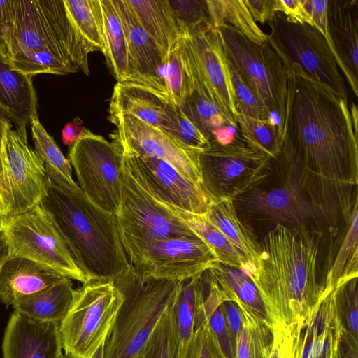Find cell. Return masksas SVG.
Listing matches in <instances>:
<instances>
[{
    "instance_id": "obj_8",
    "label": "cell",
    "mask_w": 358,
    "mask_h": 358,
    "mask_svg": "<svg viewBox=\"0 0 358 358\" xmlns=\"http://www.w3.org/2000/svg\"><path fill=\"white\" fill-rule=\"evenodd\" d=\"M2 231L9 258L28 259L82 284L89 282L71 244L53 215L41 203L3 217Z\"/></svg>"
},
{
    "instance_id": "obj_11",
    "label": "cell",
    "mask_w": 358,
    "mask_h": 358,
    "mask_svg": "<svg viewBox=\"0 0 358 358\" xmlns=\"http://www.w3.org/2000/svg\"><path fill=\"white\" fill-rule=\"evenodd\" d=\"M182 34L195 91L212 102L238 129L239 113L219 29L204 22Z\"/></svg>"
},
{
    "instance_id": "obj_38",
    "label": "cell",
    "mask_w": 358,
    "mask_h": 358,
    "mask_svg": "<svg viewBox=\"0 0 358 358\" xmlns=\"http://www.w3.org/2000/svg\"><path fill=\"white\" fill-rule=\"evenodd\" d=\"M217 284L235 294L248 305L260 308V294L251 278L240 269L219 262L208 269Z\"/></svg>"
},
{
    "instance_id": "obj_34",
    "label": "cell",
    "mask_w": 358,
    "mask_h": 358,
    "mask_svg": "<svg viewBox=\"0 0 358 358\" xmlns=\"http://www.w3.org/2000/svg\"><path fill=\"white\" fill-rule=\"evenodd\" d=\"M161 76L169 97L176 105L182 106L194 92L183 34L164 59Z\"/></svg>"
},
{
    "instance_id": "obj_47",
    "label": "cell",
    "mask_w": 358,
    "mask_h": 358,
    "mask_svg": "<svg viewBox=\"0 0 358 358\" xmlns=\"http://www.w3.org/2000/svg\"><path fill=\"white\" fill-rule=\"evenodd\" d=\"M214 310L213 313L210 315L206 314L210 316L209 325L212 331L217 336L218 341H220V345L227 352L229 351V345L225 331L224 319L220 308L218 307Z\"/></svg>"
},
{
    "instance_id": "obj_20",
    "label": "cell",
    "mask_w": 358,
    "mask_h": 358,
    "mask_svg": "<svg viewBox=\"0 0 358 358\" xmlns=\"http://www.w3.org/2000/svg\"><path fill=\"white\" fill-rule=\"evenodd\" d=\"M59 323L34 320L14 310L4 333L3 358H57L63 352Z\"/></svg>"
},
{
    "instance_id": "obj_42",
    "label": "cell",
    "mask_w": 358,
    "mask_h": 358,
    "mask_svg": "<svg viewBox=\"0 0 358 358\" xmlns=\"http://www.w3.org/2000/svg\"><path fill=\"white\" fill-rule=\"evenodd\" d=\"M209 330V323H206L204 316L197 322L189 341L184 345H178L177 358H212V335Z\"/></svg>"
},
{
    "instance_id": "obj_27",
    "label": "cell",
    "mask_w": 358,
    "mask_h": 358,
    "mask_svg": "<svg viewBox=\"0 0 358 358\" xmlns=\"http://www.w3.org/2000/svg\"><path fill=\"white\" fill-rule=\"evenodd\" d=\"M329 255L327 266V287L341 286L358 275V199L355 200L350 217Z\"/></svg>"
},
{
    "instance_id": "obj_32",
    "label": "cell",
    "mask_w": 358,
    "mask_h": 358,
    "mask_svg": "<svg viewBox=\"0 0 358 358\" xmlns=\"http://www.w3.org/2000/svg\"><path fill=\"white\" fill-rule=\"evenodd\" d=\"M202 273L181 280L173 302L178 345L187 344L195 331L198 316L203 304Z\"/></svg>"
},
{
    "instance_id": "obj_55",
    "label": "cell",
    "mask_w": 358,
    "mask_h": 358,
    "mask_svg": "<svg viewBox=\"0 0 358 358\" xmlns=\"http://www.w3.org/2000/svg\"><path fill=\"white\" fill-rule=\"evenodd\" d=\"M349 322L351 329L356 332L358 329V311L357 308L351 312Z\"/></svg>"
},
{
    "instance_id": "obj_57",
    "label": "cell",
    "mask_w": 358,
    "mask_h": 358,
    "mask_svg": "<svg viewBox=\"0 0 358 358\" xmlns=\"http://www.w3.org/2000/svg\"><path fill=\"white\" fill-rule=\"evenodd\" d=\"M57 358H73V357L63 352Z\"/></svg>"
},
{
    "instance_id": "obj_23",
    "label": "cell",
    "mask_w": 358,
    "mask_h": 358,
    "mask_svg": "<svg viewBox=\"0 0 358 358\" xmlns=\"http://www.w3.org/2000/svg\"><path fill=\"white\" fill-rule=\"evenodd\" d=\"M175 105L167 96L144 85L117 82L110 98L109 114L131 115L162 130Z\"/></svg>"
},
{
    "instance_id": "obj_48",
    "label": "cell",
    "mask_w": 358,
    "mask_h": 358,
    "mask_svg": "<svg viewBox=\"0 0 358 358\" xmlns=\"http://www.w3.org/2000/svg\"><path fill=\"white\" fill-rule=\"evenodd\" d=\"M81 121L76 118L66 123L62 131V139L66 145L71 146L86 132Z\"/></svg>"
},
{
    "instance_id": "obj_61",
    "label": "cell",
    "mask_w": 358,
    "mask_h": 358,
    "mask_svg": "<svg viewBox=\"0 0 358 358\" xmlns=\"http://www.w3.org/2000/svg\"><path fill=\"white\" fill-rule=\"evenodd\" d=\"M0 215H2V214H1V209H0Z\"/></svg>"
},
{
    "instance_id": "obj_6",
    "label": "cell",
    "mask_w": 358,
    "mask_h": 358,
    "mask_svg": "<svg viewBox=\"0 0 358 358\" xmlns=\"http://www.w3.org/2000/svg\"><path fill=\"white\" fill-rule=\"evenodd\" d=\"M123 301L113 280H90L74 289L59 323L63 352L73 358H92L105 343Z\"/></svg>"
},
{
    "instance_id": "obj_2",
    "label": "cell",
    "mask_w": 358,
    "mask_h": 358,
    "mask_svg": "<svg viewBox=\"0 0 358 358\" xmlns=\"http://www.w3.org/2000/svg\"><path fill=\"white\" fill-rule=\"evenodd\" d=\"M14 23L9 62L14 69L34 76L90 74L93 52L70 19L64 0H13Z\"/></svg>"
},
{
    "instance_id": "obj_13",
    "label": "cell",
    "mask_w": 358,
    "mask_h": 358,
    "mask_svg": "<svg viewBox=\"0 0 358 358\" xmlns=\"http://www.w3.org/2000/svg\"><path fill=\"white\" fill-rule=\"evenodd\" d=\"M69 160L88 199L116 215L122 200V157L115 144L87 129L70 147Z\"/></svg>"
},
{
    "instance_id": "obj_28",
    "label": "cell",
    "mask_w": 358,
    "mask_h": 358,
    "mask_svg": "<svg viewBox=\"0 0 358 358\" xmlns=\"http://www.w3.org/2000/svg\"><path fill=\"white\" fill-rule=\"evenodd\" d=\"M102 31L106 63L117 82L129 76V57L126 34L111 0H100Z\"/></svg>"
},
{
    "instance_id": "obj_44",
    "label": "cell",
    "mask_w": 358,
    "mask_h": 358,
    "mask_svg": "<svg viewBox=\"0 0 358 358\" xmlns=\"http://www.w3.org/2000/svg\"><path fill=\"white\" fill-rule=\"evenodd\" d=\"M275 13H282L292 21L313 27L301 0H275Z\"/></svg>"
},
{
    "instance_id": "obj_53",
    "label": "cell",
    "mask_w": 358,
    "mask_h": 358,
    "mask_svg": "<svg viewBox=\"0 0 358 358\" xmlns=\"http://www.w3.org/2000/svg\"><path fill=\"white\" fill-rule=\"evenodd\" d=\"M9 124H10V119L5 110L0 106V151L3 138Z\"/></svg>"
},
{
    "instance_id": "obj_59",
    "label": "cell",
    "mask_w": 358,
    "mask_h": 358,
    "mask_svg": "<svg viewBox=\"0 0 358 358\" xmlns=\"http://www.w3.org/2000/svg\"><path fill=\"white\" fill-rule=\"evenodd\" d=\"M135 358H144L143 351L142 350Z\"/></svg>"
},
{
    "instance_id": "obj_40",
    "label": "cell",
    "mask_w": 358,
    "mask_h": 358,
    "mask_svg": "<svg viewBox=\"0 0 358 358\" xmlns=\"http://www.w3.org/2000/svg\"><path fill=\"white\" fill-rule=\"evenodd\" d=\"M227 62L238 113L257 120H271V111L245 84L228 59Z\"/></svg>"
},
{
    "instance_id": "obj_54",
    "label": "cell",
    "mask_w": 358,
    "mask_h": 358,
    "mask_svg": "<svg viewBox=\"0 0 358 358\" xmlns=\"http://www.w3.org/2000/svg\"><path fill=\"white\" fill-rule=\"evenodd\" d=\"M9 258V252L5 234L3 231H0V266Z\"/></svg>"
},
{
    "instance_id": "obj_33",
    "label": "cell",
    "mask_w": 358,
    "mask_h": 358,
    "mask_svg": "<svg viewBox=\"0 0 358 358\" xmlns=\"http://www.w3.org/2000/svg\"><path fill=\"white\" fill-rule=\"evenodd\" d=\"M208 22L218 29L224 24L232 27L257 44H262L267 34L253 20L245 1L241 0H206Z\"/></svg>"
},
{
    "instance_id": "obj_3",
    "label": "cell",
    "mask_w": 358,
    "mask_h": 358,
    "mask_svg": "<svg viewBox=\"0 0 358 358\" xmlns=\"http://www.w3.org/2000/svg\"><path fill=\"white\" fill-rule=\"evenodd\" d=\"M42 206L54 217L71 244L88 280H115L130 267L116 215L101 209L85 194L49 182Z\"/></svg>"
},
{
    "instance_id": "obj_15",
    "label": "cell",
    "mask_w": 358,
    "mask_h": 358,
    "mask_svg": "<svg viewBox=\"0 0 358 358\" xmlns=\"http://www.w3.org/2000/svg\"><path fill=\"white\" fill-rule=\"evenodd\" d=\"M115 126L112 143L121 150L166 161L183 176L201 185L199 158L202 150L187 147L159 129L129 114L109 115Z\"/></svg>"
},
{
    "instance_id": "obj_4",
    "label": "cell",
    "mask_w": 358,
    "mask_h": 358,
    "mask_svg": "<svg viewBox=\"0 0 358 358\" xmlns=\"http://www.w3.org/2000/svg\"><path fill=\"white\" fill-rule=\"evenodd\" d=\"M322 233L275 224L264 236L251 278L264 298L303 301L320 293L317 275Z\"/></svg>"
},
{
    "instance_id": "obj_21",
    "label": "cell",
    "mask_w": 358,
    "mask_h": 358,
    "mask_svg": "<svg viewBox=\"0 0 358 358\" xmlns=\"http://www.w3.org/2000/svg\"><path fill=\"white\" fill-rule=\"evenodd\" d=\"M327 41L355 96H358V0H331Z\"/></svg>"
},
{
    "instance_id": "obj_25",
    "label": "cell",
    "mask_w": 358,
    "mask_h": 358,
    "mask_svg": "<svg viewBox=\"0 0 358 358\" xmlns=\"http://www.w3.org/2000/svg\"><path fill=\"white\" fill-rule=\"evenodd\" d=\"M206 217L217 227L243 257L247 275H254L260 257V244L251 229L238 217L234 201L209 199Z\"/></svg>"
},
{
    "instance_id": "obj_26",
    "label": "cell",
    "mask_w": 358,
    "mask_h": 358,
    "mask_svg": "<svg viewBox=\"0 0 358 358\" xmlns=\"http://www.w3.org/2000/svg\"><path fill=\"white\" fill-rule=\"evenodd\" d=\"M140 24L158 45L163 62L182 36L170 0H126Z\"/></svg>"
},
{
    "instance_id": "obj_31",
    "label": "cell",
    "mask_w": 358,
    "mask_h": 358,
    "mask_svg": "<svg viewBox=\"0 0 358 358\" xmlns=\"http://www.w3.org/2000/svg\"><path fill=\"white\" fill-rule=\"evenodd\" d=\"M164 204L171 212L180 217L213 250L217 262L238 268L247 274V264L243 257L222 232L204 215L192 213L173 206Z\"/></svg>"
},
{
    "instance_id": "obj_46",
    "label": "cell",
    "mask_w": 358,
    "mask_h": 358,
    "mask_svg": "<svg viewBox=\"0 0 358 358\" xmlns=\"http://www.w3.org/2000/svg\"><path fill=\"white\" fill-rule=\"evenodd\" d=\"M244 1L255 22L264 24L270 20L276 13L275 0H246Z\"/></svg>"
},
{
    "instance_id": "obj_56",
    "label": "cell",
    "mask_w": 358,
    "mask_h": 358,
    "mask_svg": "<svg viewBox=\"0 0 358 358\" xmlns=\"http://www.w3.org/2000/svg\"><path fill=\"white\" fill-rule=\"evenodd\" d=\"M104 343H103L93 355L92 358H103Z\"/></svg>"
},
{
    "instance_id": "obj_58",
    "label": "cell",
    "mask_w": 358,
    "mask_h": 358,
    "mask_svg": "<svg viewBox=\"0 0 358 358\" xmlns=\"http://www.w3.org/2000/svg\"><path fill=\"white\" fill-rule=\"evenodd\" d=\"M3 216L0 215V231H2Z\"/></svg>"
},
{
    "instance_id": "obj_7",
    "label": "cell",
    "mask_w": 358,
    "mask_h": 358,
    "mask_svg": "<svg viewBox=\"0 0 358 358\" xmlns=\"http://www.w3.org/2000/svg\"><path fill=\"white\" fill-rule=\"evenodd\" d=\"M122 183V200L116 217L130 265L158 241L198 236L180 217L145 189L123 162Z\"/></svg>"
},
{
    "instance_id": "obj_24",
    "label": "cell",
    "mask_w": 358,
    "mask_h": 358,
    "mask_svg": "<svg viewBox=\"0 0 358 358\" xmlns=\"http://www.w3.org/2000/svg\"><path fill=\"white\" fill-rule=\"evenodd\" d=\"M32 76L13 68L0 54V106L16 126V131L27 139V126L37 115V97Z\"/></svg>"
},
{
    "instance_id": "obj_52",
    "label": "cell",
    "mask_w": 358,
    "mask_h": 358,
    "mask_svg": "<svg viewBox=\"0 0 358 358\" xmlns=\"http://www.w3.org/2000/svg\"><path fill=\"white\" fill-rule=\"evenodd\" d=\"M7 206V194L4 186L2 159L0 153V209L2 215H6V210Z\"/></svg>"
},
{
    "instance_id": "obj_41",
    "label": "cell",
    "mask_w": 358,
    "mask_h": 358,
    "mask_svg": "<svg viewBox=\"0 0 358 358\" xmlns=\"http://www.w3.org/2000/svg\"><path fill=\"white\" fill-rule=\"evenodd\" d=\"M170 3L182 34L204 22H208L206 0H170Z\"/></svg>"
},
{
    "instance_id": "obj_37",
    "label": "cell",
    "mask_w": 358,
    "mask_h": 358,
    "mask_svg": "<svg viewBox=\"0 0 358 358\" xmlns=\"http://www.w3.org/2000/svg\"><path fill=\"white\" fill-rule=\"evenodd\" d=\"M173 302L165 309L145 343L144 358H177L179 341Z\"/></svg>"
},
{
    "instance_id": "obj_5",
    "label": "cell",
    "mask_w": 358,
    "mask_h": 358,
    "mask_svg": "<svg viewBox=\"0 0 358 358\" xmlns=\"http://www.w3.org/2000/svg\"><path fill=\"white\" fill-rule=\"evenodd\" d=\"M181 280H144L130 265L114 280L124 296L105 341L103 358H135L175 299Z\"/></svg>"
},
{
    "instance_id": "obj_17",
    "label": "cell",
    "mask_w": 358,
    "mask_h": 358,
    "mask_svg": "<svg viewBox=\"0 0 358 358\" xmlns=\"http://www.w3.org/2000/svg\"><path fill=\"white\" fill-rule=\"evenodd\" d=\"M217 259L199 236L169 238L145 250L131 266L144 280H185L203 273Z\"/></svg>"
},
{
    "instance_id": "obj_14",
    "label": "cell",
    "mask_w": 358,
    "mask_h": 358,
    "mask_svg": "<svg viewBox=\"0 0 358 358\" xmlns=\"http://www.w3.org/2000/svg\"><path fill=\"white\" fill-rule=\"evenodd\" d=\"M0 153L7 194L4 217L41 203L49 185L44 164L27 139L11 129V124L3 138Z\"/></svg>"
},
{
    "instance_id": "obj_1",
    "label": "cell",
    "mask_w": 358,
    "mask_h": 358,
    "mask_svg": "<svg viewBox=\"0 0 358 358\" xmlns=\"http://www.w3.org/2000/svg\"><path fill=\"white\" fill-rule=\"evenodd\" d=\"M282 158L334 230L348 219L357 194L358 136L348 97L291 65Z\"/></svg>"
},
{
    "instance_id": "obj_18",
    "label": "cell",
    "mask_w": 358,
    "mask_h": 358,
    "mask_svg": "<svg viewBox=\"0 0 358 358\" xmlns=\"http://www.w3.org/2000/svg\"><path fill=\"white\" fill-rule=\"evenodd\" d=\"M282 166L286 177L281 186L268 189L256 188L234 200L235 207L290 227H308L315 220L325 224L324 214L310 199L298 177Z\"/></svg>"
},
{
    "instance_id": "obj_39",
    "label": "cell",
    "mask_w": 358,
    "mask_h": 358,
    "mask_svg": "<svg viewBox=\"0 0 358 358\" xmlns=\"http://www.w3.org/2000/svg\"><path fill=\"white\" fill-rule=\"evenodd\" d=\"M162 131L180 143L196 150H203L210 145L209 141L178 105H175Z\"/></svg>"
},
{
    "instance_id": "obj_60",
    "label": "cell",
    "mask_w": 358,
    "mask_h": 358,
    "mask_svg": "<svg viewBox=\"0 0 358 358\" xmlns=\"http://www.w3.org/2000/svg\"><path fill=\"white\" fill-rule=\"evenodd\" d=\"M271 358H278V356L275 353L272 355V357Z\"/></svg>"
},
{
    "instance_id": "obj_36",
    "label": "cell",
    "mask_w": 358,
    "mask_h": 358,
    "mask_svg": "<svg viewBox=\"0 0 358 358\" xmlns=\"http://www.w3.org/2000/svg\"><path fill=\"white\" fill-rule=\"evenodd\" d=\"M236 122L241 136L249 146L273 159L279 156L283 140L282 128L274 120H261L239 114Z\"/></svg>"
},
{
    "instance_id": "obj_45",
    "label": "cell",
    "mask_w": 358,
    "mask_h": 358,
    "mask_svg": "<svg viewBox=\"0 0 358 358\" xmlns=\"http://www.w3.org/2000/svg\"><path fill=\"white\" fill-rule=\"evenodd\" d=\"M308 13L313 27L318 29L324 37L327 35V10L329 1L301 0Z\"/></svg>"
},
{
    "instance_id": "obj_22",
    "label": "cell",
    "mask_w": 358,
    "mask_h": 358,
    "mask_svg": "<svg viewBox=\"0 0 358 358\" xmlns=\"http://www.w3.org/2000/svg\"><path fill=\"white\" fill-rule=\"evenodd\" d=\"M64 278L52 268L30 259L8 258L0 266V301L7 307H13Z\"/></svg>"
},
{
    "instance_id": "obj_49",
    "label": "cell",
    "mask_w": 358,
    "mask_h": 358,
    "mask_svg": "<svg viewBox=\"0 0 358 358\" xmlns=\"http://www.w3.org/2000/svg\"><path fill=\"white\" fill-rule=\"evenodd\" d=\"M238 358H250L248 336L245 330L239 334L237 341Z\"/></svg>"
},
{
    "instance_id": "obj_29",
    "label": "cell",
    "mask_w": 358,
    "mask_h": 358,
    "mask_svg": "<svg viewBox=\"0 0 358 358\" xmlns=\"http://www.w3.org/2000/svg\"><path fill=\"white\" fill-rule=\"evenodd\" d=\"M30 126L34 150L44 164L49 182L72 193L83 192L73 179L69 160L64 157L38 117L31 121Z\"/></svg>"
},
{
    "instance_id": "obj_9",
    "label": "cell",
    "mask_w": 358,
    "mask_h": 358,
    "mask_svg": "<svg viewBox=\"0 0 358 358\" xmlns=\"http://www.w3.org/2000/svg\"><path fill=\"white\" fill-rule=\"evenodd\" d=\"M226 57L241 78L282 126L290 68L269 40L257 44L231 26L218 28Z\"/></svg>"
},
{
    "instance_id": "obj_51",
    "label": "cell",
    "mask_w": 358,
    "mask_h": 358,
    "mask_svg": "<svg viewBox=\"0 0 358 358\" xmlns=\"http://www.w3.org/2000/svg\"><path fill=\"white\" fill-rule=\"evenodd\" d=\"M324 348V340H317L308 347L304 354V358H317L322 355Z\"/></svg>"
},
{
    "instance_id": "obj_35",
    "label": "cell",
    "mask_w": 358,
    "mask_h": 358,
    "mask_svg": "<svg viewBox=\"0 0 358 358\" xmlns=\"http://www.w3.org/2000/svg\"><path fill=\"white\" fill-rule=\"evenodd\" d=\"M76 30L92 51L104 53L100 0H64Z\"/></svg>"
},
{
    "instance_id": "obj_50",
    "label": "cell",
    "mask_w": 358,
    "mask_h": 358,
    "mask_svg": "<svg viewBox=\"0 0 358 358\" xmlns=\"http://www.w3.org/2000/svg\"><path fill=\"white\" fill-rule=\"evenodd\" d=\"M227 319L229 326L233 331H238L241 325V316L236 306L229 304L227 308Z\"/></svg>"
},
{
    "instance_id": "obj_10",
    "label": "cell",
    "mask_w": 358,
    "mask_h": 358,
    "mask_svg": "<svg viewBox=\"0 0 358 358\" xmlns=\"http://www.w3.org/2000/svg\"><path fill=\"white\" fill-rule=\"evenodd\" d=\"M272 162L241 136L224 145L211 142L199 154L201 187L209 199L234 201L264 182Z\"/></svg>"
},
{
    "instance_id": "obj_16",
    "label": "cell",
    "mask_w": 358,
    "mask_h": 358,
    "mask_svg": "<svg viewBox=\"0 0 358 358\" xmlns=\"http://www.w3.org/2000/svg\"><path fill=\"white\" fill-rule=\"evenodd\" d=\"M119 150L134 179L158 201L192 213L206 214L209 198L200 184L183 176L165 160Z\"/></svg>"
},
{
    "instance_id": "obj_43",
    "label": "cell",
    "mask_w": 358,
    "mask_h": 358,
    "mask_svg": "<svg viewBox=\"0 0 358 358\" xmlns=\"http://www.w3.org/2000/svg\"><path fill=\"white\" fill-rule=\"evenodd\" d=\"M13 23V0H0V54L8 61Z\"/></svg>"
},
{
    "instance_id": "obj_19",
    "label": "cell",
    "mask_w": 358,
    "mask_h": 358,
    "mask_svg": "<svg viewBox=\"0 0 358 358\" xmlns=\"http://www.w3.org/2000/svg\"><path fill=\"white\" fill-rule=\"evenodd\" d=\"M111 1L121 20L128 46L129 76L124 82L144 85L170 99L161 76L163 57L158 45L126 0Z\"/></svg>"
},
{
    "instance_id": "obj_12",
    "label": "cell",
    "mask_w": 358,
    "mask_h": 358,
    "mask_svg": "<svg viewBox=\"0 0 358 358\" xmlns=\"http://www.w3.org/2000/svg\"><path fill=\"white\" fill-rule=\"evenodd\" d=\"M268 24V37L290 69L292 64H297L312 79L348 97L336 59L318 29L292 21L282 13H276Z\"/></svg>"
},
{
    "instance_id": "obj_30",
    "label": "cell",
    "mask_w": 358,
    "mask_h": 358,
    "mask_svg": "<svg viewBox=\"0 0 358 358\" xmlns=\"http://www.w3.org/2000/svg\"><path fill=\"white\" fill-rule=\"evenodd\" d=\"M73 290L72 280L66 277L47 289L20 301L13 308L34 320L60 322L69 310Z\"/></svg>"
}]
</instances>
